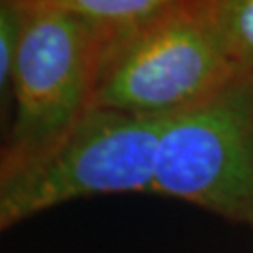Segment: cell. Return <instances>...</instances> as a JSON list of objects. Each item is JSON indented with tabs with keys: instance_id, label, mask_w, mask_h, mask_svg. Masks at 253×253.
<instances>
[{
	"instance_id": "8992f818",
	"label": "cell",
	"mask_w": 253,
	"mask_h": 253,
	"mask_svg": "<svg viewBox=\"0 0 253 253\" xmlns=\"http://www.w3.org/2000/svg\"><path fill=\"white\" fill-rule=\"evenodd\" d=\"M207 9L235 73L253 77V0H207Z\"/></svg>"
},
{
	"instance_id": "3957f363",
	"label": "cell",
	"mask_w": 253,
	"mask_h": 253,
	"mask_svg": "<svg viewBox=\"0 0 253 253\" xmlns=\"http://www.w3.org/2000/svg\"><path fill=\"white\" fill-rule=\"evenodd\" d=\"M158 131L160 118L92 111L47 158L0 167V235L72 201L150 193Z\"/></svg>"
},
{
	"instance_id": "52a82bcc",
	"label": "cell",
	"mask_w": 253,
	"mask_h": 253,
	"mask_svg": "<svg viewBox=\"0 0 253 253\" xmlns=\"http://www.w3.org/2000/svg\"><path fill=\"white\" fill-rule=\"evenodd\" d=\"M19 32L17 0H0V148L6 141L11 117V81Z\"/></svg>"
},
{
	"instance_id": "6da1fadb",
	"label": "cell",
	"mask_w": 253,
	"mask_h": 253,
	"mask_svg": "<svg viewBox=\"0 0 253 253\" xmlns=\"http://www.w3.org/2000/svg\"><path fill=\"white\" fill-rule=\"evenodd\" d=\"M11 117L0 167L19 169L58 150L90 115L103 58L62 0H17Z\"/></svg>"
},
{
	"instance_id": "7a4b0ae2",
	"label": "cell",
	"mask_w": 253,
	"mask_h": 253,
	"mask_svg": "<svg viewBox=\"0 0 253 253\" xmlns=\"http://www.w3.org/2000/svg\"><path fill=\"white\" fill-rule=\"evenodd\" d=\"M150 193L253 231V77L160 118Z\"/></svg>"
},
{
	"instance_id": "5b68a950",
	"label": "cell",
	"mask_w": 253,
	"mask_h": 253,
	"mask_svg": "<svg viewBox=\"0 0 253 253\" xmlns=\"http://www.w3.org/2000/svg\"><path fill=\"white\" fill-rule=\"evenodd\" d=\"M62 4L90 30L105 73L118 54L171 8L172 0H62Z\"/></svg>"
},
{
	"instance_id": "277c9868",
	"label": "cell",
	"mask_w": 253,
	"mask_h": 253,
	"mask_svg": "<svg viewBox=\"0 0 253 253\" xmlns=\"http://www.w3.org/2000/svg\"><path fill=\"white\" fill-rule=\"evenodd\" d=\"M235 77L207 0H172L105 70L90 113L162 118L199 103Z\"/></svg>"
}]
</instances>
